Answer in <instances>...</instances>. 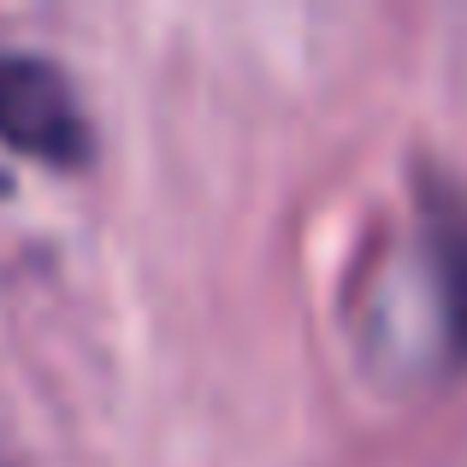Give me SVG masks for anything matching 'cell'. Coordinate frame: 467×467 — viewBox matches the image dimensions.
<instances>
[{
  "label": "cell",
  "mask_w": 467,
  "mask_h": 467,
  "mask_svg": "<svg viewBox=\"0 0 467 467\" xmlns=\"http://www.w3.org/2000/svg\"><path fill=\"white\" fill-rule=\"evenodd\" d=\"M0 142L42 160V166H89L95 130L59 66L0 47Z\"/></svg>",
  "instance_id": "6da1fadb"
},
{
  "label": "cell",
  "mask_w": 467,
  "mask_h": 467,
  "mask_svg": "<svg viewBox=\"0 0 467 467\" xmlns=\"http://www.w3.org/2000/svg\"><path fill=\"white\" fill-rule=\"evenodd\" d=\"M420 273H426V302L438 319L444 355H467V183L426 178L420 183Z\"/></svg>",
  "instance_id": "7a4b0ae2"
},
{
  "label": "cell",
  "mask_w": 467,
  "mask_h": 467,
  "mask_svg": "<svg viewBox=\"0 0 467 467\" xmlns=\"http://www.w3.org/2000/svg\"><path fill=\"white\" fill-rule=\"evenodd\" d=\"M0 195H6V171H0Z\"/></svg>",
  "instance_id": "3957f363"
}]
</instances>
